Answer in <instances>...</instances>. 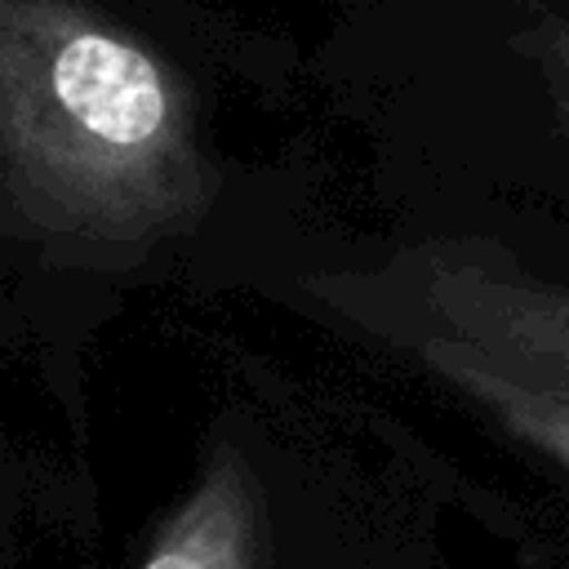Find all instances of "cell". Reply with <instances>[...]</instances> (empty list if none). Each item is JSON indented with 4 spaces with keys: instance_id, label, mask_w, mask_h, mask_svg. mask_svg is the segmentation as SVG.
<instances>
[{
    "instance_id": "obj_1",
    "label": "cell",
    "mask_w": 569,
    "mask_h": 569,
    "mask_svg": "<svg viewBox=\"0 0 569 569\" xmlns=\"http://www.w3.org/2000/svg\"><path fill=\"white\" fill-rule=\"evenodd\" d=\"M0 182L40 240L142 249L218 191L187 76L84 0H0Z\"/></svg>"
},
{
    "instance_id": "obj_2",
    "label": "cell",
    "mask_w": 569,
    "mask_h": 569,
    "mask_svg": "<svg viewBox=\"0 0 569 569\" xmlns=\"http://www.w3.org/2000/svg\"><path fill=\"white\" fill-rule=\"evenodd\" d=\"M302 289L569 476V284L489 240H422Z\"/></svg>"
},
{
    "instance_id": "obj_3",
    "label": "cell",
    "mask_w": 569,
    "mask_h": 569,
    "mask_svg": "<svg viewBox=\"0 0 569 569\" xmlns=\"http://www.w3.org/2000/svg\"><path fill=\"white\" fill-rule=\"evenodd\" d=\"M138 569H267V507L236 449H213Z\"/></svg>"
},
{
    "instance_id": "obj_4",
    "label": "cell",
    "mask_w": 569,
    "mask_h": 569,
    "mask_svg": "<svg viewBox=\"0 0 569 569\" xmlns=\"http://www.w3.org/2000/svg\"><path fill=\"white\" fill-rule=\"evenodd\" d=\"M511 49L538 71L551 107H556V120L565 124L569 133V18H538L533 27L516 31L511 36Z\"/></svg>"
}]
</instances>
